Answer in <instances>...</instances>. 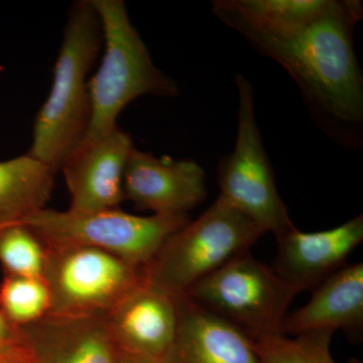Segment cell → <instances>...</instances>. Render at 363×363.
Returning <instances> with one entry per match:
<instances>
[{
	"label": "cell",
	"instance_id": "6da1fadb",
	"mask_svg": "<svg viewBox=\"0 0 363 363\" xmlns=\"http://www.w3.org/2000/svg\"><path fill=\"white\" fill-rule=\"evenodd\" d=\"M362 18L359 1L336 0L328 13L292 35L236 30L292 76L318 124L342 145L358 143L363 123V78L353 43Z\"/></svg>",
	"mask_w": 363,
	"mask_h": 363
},
{
	"label": "cell",
	"instance_id": "7a4b0ae2",
	"mask_svg": "<svg viewBox=\"0 0 363 363\" xmlns=\"http://www.w3.org/2000/svg\"><path fill=\"white\" fill-rule=\"evenodd\" d=\"M104 45L101 23L91 0L72 6L54 68L49 96L33 124L28 154L58 172L89 126L87 75Z\"/></svg>",
	"mask_w": 363,
	"mask_h": 363
},
{
	"label": "cell",
	"instance_id": "3957f363",
	"mask_svg": "<svg viewBox=\"0 0 363 363\" xmlns=\"http://www.w3.org/2000/svg\"><path fill=\"white\" fill-rule=\"evenodd\" d=\"M91 1L101 23L104 52L96 73L88 80L90 123L79 145L113 130L117 117L136 98L174 96L178 92L176 83L155 66L123 0Z\"/></svg>",
	"mask_w": 363,
	"mask_h": 363
},
{
	"label": "cell",
	"instance_id": "277c9868",
	"mask_svg": "<svg viewBox=\"0 0 363 363\" xmlns=\"http://www.w3.org/2000/svg\"><path fill=\"white\" fill-rule=\"evenodd\" d=\"M264 233L220 197L195 221L169 236L145 267L150 285L178 297L234 257L250 252Z\"/></svg>",
	"mask_w": 363,
	"mask_h": 363
},
{
	"label": "cell",
	"instance_id": "5b68a950",
	"mask_svg": "<svg viewBox=\"0 0 363 363\" xmlns=\"http://www.w3.org/2000/svg\"><path fill=\"white\" fill-rule=\"evenodd\" d=\"M45 247L43 279L51 298L49 314L107 316L128 294L147 283L145 267L104 250L75 243H49Z\"/></svg>",
	"mask_w": 363,
	"mask_h": 363
},
{
	"label": "cell",
	"instance_id": "8992f818",
	"mask_svg": "<svg viewBox=\"0 0 363 363\" xmlns=\"http://www.w3.org/2000/svg\"><path fill=\"white\" fill-rule=\"evenodd\" d=\"M190 221L189 214L140 216L119 208L89 213L45 208L21 224L30 227L45 245H87L145 267L169 236Z\"/></svg>",
	"mask_w": 363,
	"mask_h": 363
},
{
	"label": "cell",
	"instance_id": "52a82bcc",
	"mask_svg": "<svg viewBox=\"0 0 363 363\" xmlns=\"http://www.w3.org/2000/svg\"><path fill=\"white\" fill-rule=\"evenodd\" d=\"M238 93V136L233 152L218 166V197L274 236L293 228L288 208L279 195L274 172L255 117L252 83L235 78Z\"/></svg>",
	"mask_w": 363,
	"mask_h": 363
},
{
	"label": "cell",
	"instance_id": "ba28073f",
	"mask_svg": "<svg viewBox=\"0 0 363 363\" xmlns=\"http://www.w3.org/2000/svg\"><path fill=\"white\" fill-rule=\"evenodd\" d=\"M297 291L247 252L193 286L186 295L247 335L279 334Z\"/></svg>",
	"mask_w": 363,
	"mask_h": 363
},
{
	"label": "cell",
	"instance_id": "9c48e42d",
	"mask_svg": "<svg viewBox=\"0 0 363 363\" xmlns=\"http://www.w3.org/2000/svg\"><path fill=\"white\" fill-rule=\"evenodd\" d=\"M123 199L140 211L188 214L207 198L204 169L192 160L157 157L133 147L123 182Z\"/></svg>",
	"mask_w": 363,
	"mask_h": 363
},
{
	"label": "cell",
	"instance_id": "30bf717a",
	"mask_svg": "<svg viewBox=\"0 0 363 363\" xmlns=\"http://www.w3.org/2000/svg\"><path fill=\"white\" fill-rule=\"evenodd\" d=\"M133 147L130 135L118 125L95 142L78 145L60 169L70 193L69 211L119 208L124 201V169Z\"/></svg>",
	"mask_w": 363,
	"mask_h": 363
},
{
	"label": "cell",
	"instance_id": "8fae6325",
	"mask_svg": "<svg viewBox=\"0 0 363 363\" xmlns=\"http://www.w3.org/2000/svg\"><path fill=\"white\" fill-rule=\"evenodd\" d=\"M276 238L274 271L298 293L313 291L342 269L348 255L362 242L363 216L317 233L294 226Z\"/></svg>",
	"mask_w": 363,
	"mask_h": 363
},
{
	"label": "cell",
	"instance_id": "7c38bea8",
	"mask_svg": "<svg viewBox=\"0 0 363 363\" xmlns=\"http://www.w3.org/2000/svg\"><path fill=\"white\" fill-rule=\"evenodd\" d=\"M39 363H116L119 348L104 315L48 314L20 328Z\"/></svg>",
	"mask_w": 363,
	"mask_h": 363
},
{
	"label": "cell",
	"instance_id": "4fadbf2b",
	"mask_svg": "<svg viewBox=\"0 0 363 363\" xmlns=\"http://www.w3.org/2000/svg\"><path fill=\"white\" fill-rule=\"evenodd\" d=\"M119 350L164 362L178 327L177 297L145 283L107 315Z\"/></svg>",
	"mask_w": 363,
	"mask_h": 363
},
{
	"label": "cell",
	"instance_id": "5bb4252c",
	"mask_svg": "<svg viewBox=\"0 0 363 363\" xmlns=\"http://www.w3.org/2000/svg\"><path fill=\"white\" fill-rule=\"evenodd\" d=\"M178 327L164 363H259L242 329L178 296Z\"/></svg>",
	"mask_w": 363,
	"mask_h": 363
},
{
	"label": "cell",
	"instance_id": "9a60e30c",
	"mask_svg": "<svg viewBox=\"0 0 363 363\" xmlns=\"http://www.w3.org/2000/svg\"><path fill=\"white\" fill-rule=\"evenodd\" d=\"M363 328V264H345L313 290L309 302L286 314L279 334L298 336L310 332Z\"/></svg>",
	"mask_w": 363,
	"mask_h": 363
},
{
	"label": "cell",
	"instance_id": "2e32d148",
	"mask_svg": "<svg viewBox=\"0 0 363 363\" xmlns=\"http://www.w3.org/2000/svg\"><path fill=\"white\" fill-rule=\"evenodd\" d=\"M335 4L336 0H217L213 13L234 30L285 37L311 25Z\"/></svg>",
	"mask_w": 363,
	"mask_h": 363
},
{
	"label": "cell",
	"instance_id": "e0dca14e",
	"mask_svg": "<svg viewBox=\"0 0 363 363\" xmlns=\"http://www.w3.org/2000/svg\"><path fill=\"white\" fill-rule=\"evenodd\" d=\"M56 172L26 154L0 162V229L21 224L47 208Z\"/></svg>",
	"mask_w": 363,
	"mask_h": 363
},
{
	"label": "cell",
	"instance_id": "ac0fdd59",
	"mask_svg": "<svg viewBox=\"0 0 363 363\" xmlns=\"http://www.w3.org/2000/svg\"><path fill=\"white\" fill-rule=\"evenodd\" d=\"M333 332L247 335L259 363H336L330 353Z\"/></svg>",
	"mask_w": 363,
	"mask_h": 363
},
{
	"label": "cell",
	"instance_id": "d6986e66",
	"mask_svg": "<svg viewBox=\"0 0 363 363\" xmlns=\"http://www.w3.org/2000/svg\"><path fill=\"white\" fill-rule=\"evenodd\" d=\"M51 298L43 279L6 274L0 286V309L20 329L49 314Z\"/></svg>",
	"mask_w": 363,
	"mask_h": 363
},
{
	"label": "cell",
	"instance_id": "ffe728a7",
	"mask_svg": "<svg viewBox=\"0 0 363 363\" xmlns=\"http://www.w3.org/2000/svg\"><path fill=\"white\" fill-rule=\"evenodd\" d=\"M47 247L30 227L23 224L0 229V262L6 274L43 279Z\"/></svg>",
	"mask_w": 363,
	"mask_h": 363
},
{
	"label": "cell",
	"instance_id": "44dd1931",
	"mask_svg": "<svg viewBox=\"0 0 363 363\" xmlns=\"http://www.w3.org/2000/svg\"><path fill=\"white\" fill-rule=\"evenodd\" d=\"M0 358L20 363L30 362L35 359L28 346L16 345L2 340H0Z\"/></svg>",
	"mask_w": 363,
	"mask_h": 363
},
{
	"label": "cell",
	"instance_id": "7402d4cb",
	"mask_svg": "<svg viewBox=\"0 0 363 363\" xmlns=\"http://www.w3.org/2000/svg\"><path fill=\"white\" fill-rule=\"evenodd\" d=\"M0 340L16 344V345L26 346L20 329L9 323L1 309H0Z\"/></svg>",
	"mask_w": 363,
	"mask_h": 363
},
{
	"label": "cell",
	"instance_id": "603a6c76",
	"mask_svg": "<svg viewBox=\"0 0 363 363\" xmlns=\"http://www.w3.org/2000/svg\"><path fill=\"white\" fill-rule=\"evenodd\" d=\"M116 363H164L162 360L155 359L143 355L135 354V353L126 352L119 350L118 357Z\"/></svg>",
	"mask_w": 363,
	"mask_h": 363
},
{
	"label": "cell",
	"instance_id": "cb8c5ba5",
	"mask_svg": "<svg viewBox=\"0 0 363 363\" xmlns=\"http://www.w3.org/2000/svg\"><path fill=\"white\" fill-rule=\"evenodd\" d=\"M32 362H33V360H32ZM0 363H20V362H13V360L4 359V358H0ZM26 363H28V362H26Z\"/></svg>",
	"mask_w": 363,
	"mask_h": 363
},
{
	"label": "cell",
	"instance_id": "d4e9b609",
	"mask_svg": "<svg viewBox=\"0 0 363 363\" xmlns=\"http://www.w3.org/2000/svg\"><path fill=\"white\" fill-rule=\"evenodd\" d=\"M28 363H39L37 362V360L33 359V362H28Z\"/></svg>",
	"mask_w": 363,
	"mask_h": 363
}]
</instances>
